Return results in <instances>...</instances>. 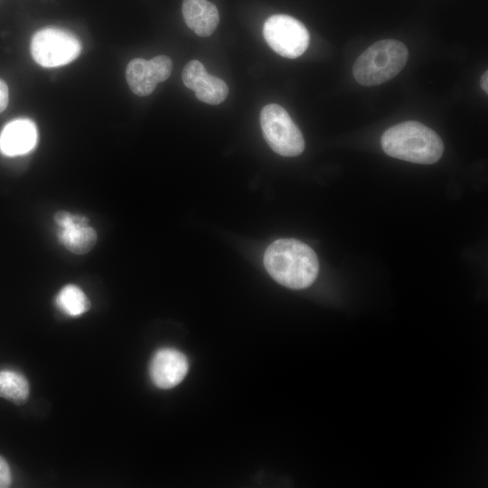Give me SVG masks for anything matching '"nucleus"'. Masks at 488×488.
<instances>
[{"label": "nucleus", "instance_id": "f257e3e1", "mask_svg": "<svg viewBox=\"0 0 488 488\" xmlns=\"http://www.w3.org/2000/svg\"><path fill=\"white\" fill-rule=\"evenodd\" d=\"M264 265L277 283L292 289L308 287L319 271L315 252L295 239H279L271 243L266 249Z\"/></svg>", "mask_w": 488, "mask_h": 488}, {"label": "nucleus", "instance_id": "f03ea898", "mask_svg": "<svg viewBox=\"0 0 488 488\" xmlns=\"http://www.w3.org/2000/svg\"><path fill=\"white\" fill-rule=\"evenodd\" d=\"M380 144L388 155L416 164H434L444 152L439 136L418 121H406L388 128Z\"/></svg>", "mask_w": 488, "mask_h": 488}, {"label": "nucleus", "instance_id": "7ed1b4c3", "mask_svg": "<svg viewBox=\"0 0 488 488\" xmlns=\"http://www.w3.org/2000/svg\"><path fill=\"white\" fill-rule=\"evenodd\" d=\"M408 52L399 41L386 39L367 48L355 61L354 79L362 86H376L397 76L407 63Z\"/></svg>", "mask_w": 488, "mask_h": 488}, {"label": "nucleus", "instance_id": "20e7f679", "mask_svg": "<svg viewBox=\"0 0 488 488\" xmlns=\"http://www.w3.org/2000/svg\"><path fill=\"white\" fill-rule=\"evenodd\" d=\"M260 125L266 141L277 154L296 156L304 151L302 133L283 107L266 105L260 112Z\"/></svg>", "mask_w": 488, "mask_h": 488}, {"label": "nucleus", "instance_id": "39448f33", "mask_svg": "<svg viewBox=\"0 0 488 488\" xmlns=\"http://www.w3.org/2000/svg\"><path fill=\"white\" fill-rule=\"evenodd\" d=\"M81 44L70 32L60 28H44L36 32L31 41L33 60L46 68L66 65L80 53Z\"/></svg>", "mask_w": 488, "mask_h": 488}, {"label": "nucleus", "instance_id": "423d86ee", "mask_svg": "<svg viewBox=\"0 0 488 488\" xmlns=\"http://www.w3.org/2000/svg\"><path fill=\"white\" fill-rule=\"evenodd\" d=\"M263 35L275 52L289 59L302 55L310 40L305 26L287 14H274L268 17L263 26Z\"/></svg>", "mask_w": 488, "mask_h": 488}, {"label": "nucleus", "instance_id": "0eeeda50", "mask_svg": "<svg viewBox=\"0 0 488 488\" xmlns=\"http://www.w3.org/2000/svg\"><path fill=\"white\" fill-rule=\"evenodd\" d=\"M60 244L74 255H86L96 246L98 233L89 219L80 213L61 210L53 214Z\"/></svg>", "mask_w": 488, "mask_h": 488}, {"label": "nucleus", "instance_id": "6e6552de", "mask_svg": "<svg viewBox=\"0 0 488 488\" xmlns=\"http://www.w3.org/2000/svg\"><path fill=\"white\" fill-rule=\"evenodd\" d=\"M172 69V61L165 55L155 56L149 61L136 58L127 64L126 79L133 93L145 97L150 95L158 83L170 77Z\"/></svg>", "mask_w": 488, "mask_h": 488}, {"label": "nucleus", "instance_id": "1a4fd4ad", "mask_svg": "<svg viewBox=\"0 0 488 488\" xmlns=\"http://www.w3.org/2000/svg\"><path fill=\"white\" fill-rule=\"evenodd\" d=\"M182 80L188 89L194 91L199 100L210 105L221 103L229 93L227 84L220 78L209 74L203 64L196 60L184 66Z\"/></svg>", "mask_w": 488, "mask_h": 488}, {"label": "nucleus", "instance_id": "9d476101", "mask_svg": "<svg viewBox=\"0 0 488 488\" xmlns=\"http://www.w3.org/2000/svg\"><path fill=\"white\" fill-rule=\"evenodd\" d=\"M188 361L180 351L173 348L158 350L150 362V377L154 384L164 389L178 385L186 376Z\"/></svg>", "mask_w": 488, "mask_h": 488}, {"label": "nucleus", "instance_id": "9b49d317", "mask_svg": "<svg viewBox=\"0 0 488 488\" xmlns=\"http://www.w3.org/2000/svg\"><path fill=\"white\" fill-rule=\"evenodd\" d=\"M37 142V128L28 118H17L5 126L0 134V151L7 156L27 154Z\"/></svg>", "mask_w": 488, "mask_h": 488}, {"label": "nucleus", "instance_id": "f8f14e48", "mask_svg": "<svg viewBox=\"0 0 488 488\" xmlns=\"http://www.w3.org/2000/svg\"><path fill=\"white\" fill-rule=\"evenodd\" d=\"M182 13L186 25L201 37L210 36L220 21L217 7L207 0H183Z\"/></svg>", "mask_w": 488, "mask_h": 488}, {"label": "nucleus", "instance_id": "ddd939ff", "mask_svg": "<svg viewBox=\"0 0 488 488\" xmlns=\"http://www.w3.org/2000/svg\"><path fill=\"white\" fill-rule=\"evenodd\" d=\"M55 305L61 312L70 317L86 313L90 306L89 300L82 289L73 284L64 286L55 297Z\"/></svg>", "mask_w": 488, "mask_h": 488}, {"label": "nucleus", "instance_id": "4468645a", "mask_svg": "<svg viewBox=\"0 0 488 488\" xmlns=\"http://www.w3.org/2000/svg\"><path fill=\"white\" fill-rule=\"evenodd\" d=\"M28 396L29 384L22 374L14 371H0V397L22 404Z\"/></svg>", "mask_w": 488, "mask_h": 488}, {"label": "nucleus", "instance_id": "2eb2a0df", "mask_svg": "<svg viewBox=\"0 0 488 488\" xmlns=\"http://www.w3.org/2000/svg\"><path fill=\"white\" fill-rule=\"evenodd\" d=\"M12 482L7 462L0 455V488L9 487Z\"/></svg>", "mask_w": 488, "mask_h": 488}, {"label": "nucleus", "instance_id": "dca6fc26", "mask_svg": "<svg viewBox=\"0 0 488 488\" xmlns=\"http://www.w3.org/2000/svg\"><path fill=\"white\" fill-rule=\"evenodd\" d=\"M9 101V90L6 83L0 79V113L4 111Z\"/></svg>", "mask_w": 488, "mask_h": 488}, {"label": "nucleus", "instance_id": "f3484780", "mask_svg": "<svg viewBox=\"0 0 488 488\" xmlns=\"http://www.w3.org/2000/svg\"><path fill=\"white\" fill-rule=\"evenodd\" d=\"M481 88L483 90L487 93L488 92V71L486 70L481 77Z\"/></svg>", "mask_w": 488, "mask_h": 488}]
</instances>
